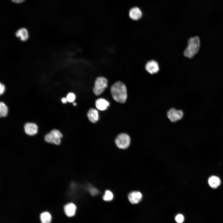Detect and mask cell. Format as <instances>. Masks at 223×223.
Masks as SVG:
<instances>
[{
  "label": "cell",
  "instance_id": "cell-5",
  "mask_svg": "<svg viewBox=\"0 0 223 223\" xmlns=\"http://www.w3.org/2000/svg\"><path fill=\"white\" fill-rule=\"evenodd\" d=\"M115 143L119 148H127L130 143V138L129 136L125 133H121L117 136L115 140Z\"/></svg>",
  "mask_w": 223,
  "mask_h": 223
},
{
  "label": "cell",
  "instance_id": "cell-13",
  "mask_svg": "<svg viewBox=\"0 0 223 223\" xmlns=\"http://www.w3.org/2000/svg\"><path fill=\"white\" fill-rule=\"evenodd\" d=\"M89 120L93 123L96 122L99 119V114L98 111L94 108H91L87 114Z\"/></svg>",
  "mask_w": 223,
  "mask_h": 223
},
{
  "label": "cell",
  "instance_id": "cell-12",
  "mask_svg": "<svg viewBox=\"0 0 223 223\" xmlns=\"http://www.w3.org/2000/svg\"><path fill=\"white\" fill-rule=\"evenodd\" d=\"M76 206L72 203H69L65 205L64 207V212L68 217L74 216L76 212Z\"/></svg>",
  "mask_w": 223,
  "mask_h": 223
},
{
  "label": "cell",
  "instance_id": "cell-15",
  "mask_svg": "<svg viewBox=\"0 0 223 223\" xmlns=\"http://www.w3.org/2000/svg\"><path fill=\"white\" fill-rule=\"evenodd\" d=\"M208 184L213 189L217 188L221 184V180L219 177L216 176H212L208 179Z\"/></svg>",
  "mask_w": 223,
  "mask_h": 223
},
{
  "label": "cell",
  "instance_id": "cell-23",
  "mask_svg": "<svg viewBox=\"0 0 223 223\" xmlns=\"http://www.w3.org/2000/svg\"><path fill=\"white\" fill-rule=\"evenodd\" d=\"M61 101L63 103H66L68 102L66 98L63 97L61 99Z\"/></svg>",
  "mask_w": 223,
  "mask_h": 223
},
{
  "label": "cell",
  "instance_id": "cell-14",
  "mask_svg": "<svg viewBox=\"0 0 223 223\" xmlns=\"http://www.w3.org/2000/svg\"><path fill=\"white\" fill-rule=\"evenodd\" d=\"M129 15L132 19L138 20L141 18L142 14L141 10L138 8L135 7L130 10Z\"/></svg>",
  "mask_w": 223,
  "mask_h": 223
},
{
  "label": "cell",
  "instance_id": "cell-7",
  "mask_svg": "<svg viewBox=\"0 0 223 223\" xmlns=\"http://www.w3.org/2000/svg\"><path fill=\"white\" fill-rule=\"evenodd\" d=\"M146 71L151 74L157 73L159 70V67L158 63L155 60H151L148 61L145 66Z\"/></svg>",
  "mask_w": 223,
  "mask_h": 223
},
{
  "label": "cell",
  "instance_id": "cell-6",
  "mask_svg": "<svg viewBox=\"0 0 223 223\" xmlns=\"http://www.w3.org/2000/svg\"><path fill=\"white\" fill-rule=\"evenodd\" d=\"M167 115L169 120L174 122L181 119L183 117V113L181 110L172 108L167 112Z\"/></svg>",
  "mask_w": 223,
  "mask_h": 223
},
{
  "label": "cell",
  "instance_id": "cell-1",
  "mask_svg": "<svg viewBox=\"0 0 223 223\" xmlns=\"http://www.w3.org/2000/svg\"><path fill=\"white\" fill-rule=\"evenodd\" d=\"M111 92L113 99L120 103H124L127 97V88L125 84L120 81L114 83L111 86Z\"/></svg>",
  "mask_w": 223,
  "mask_h": 223
},
{
  "label": "cell",
  "instance_id": "cell-19",
  "mask_svg": "<svg viewBox=\"0 0 223 223\" xmlns=\"http://www.w3.org/2000/svg\"><path fill=\"white\" fill-rule=\"evenodd\" d=\"M184 216L182 214H178L175 217V219L177 223H182L184 221Z\"/></svg>",
  "mask_w": 223,
  "mask_h": 223
},
{
  "label": "cell",
  "instance_id": "cell-18",
  "mask_svg": "<svg viewBox=\"0 0 223 223\" xmlns=\"http://www.w3.org/2000/svg\"><path fill=\"white\" fill-rule=\"evenodd\" d=\"M113 198V195L112 192L109 190H106L103 196V199L105 201H110Z\"/></svg>",
  "mask_w": 223,
  "mask_h": 223
},
{
  "label": "cell",
  "instance_id": "cell-2",
  "mask_svg": "<svg viewBox=\"0 0 223 223\" xmlns=\"http://www.w3.org/2000/svg\"><path fill=\"white\" fill-rule=\"evenodd\" d=\"M200 46V40L198 36L190 38L187 46L184 51V56L189 58H193L198 52Z\"/></svg>",
  "mask_w": 223,
  "mask_h": 223
},
{
  "label": "cell",
  "instance_id": "cell-17",
  "mask_svg": "<svg viewBox=\"0 0 223 223\" xmlns=\"http://www.w3.org/2000/svg\"><path fill=\"white\" fill-rule=\"evenodd\" d=\"M8 113V108L3 102L0 103V116L1 117H6Z\"/></svg>",
  "mask_w": 223,
  "mask_h": 223
},
{
  "label": "cell",
  "instance_id": "cell-4",
  "mask_svg": "<svg viewBox=\"0 0 223 223\" xmlns=\"http://www.w3.org/2000/svg\"><path fill=\"white\" fill-rule=\"evenodd\" d=\"M63 135L58 130L54 129L45 136V140L47 142L56 145H59Z\"/></svg>",
  "mask_w": 223,
  "mask_h": 223
},
{
  "label": "cell",
  "instance_id": "cell-3",
  "mask_svg": "<svg viewBox=\"0 0 223 223\" xmlns=\"http://www.w3.org/2000/svg\"><path fill=\"white\" fill-rule=\"evenodd\" d=\"M107 79L103 77H99L96 79L93 88L94 93L96 95L101 94L107 86Z\"/></svg>",
  "mask_w": 223,
  "mask_h": 223
},
{
  "label": "cell",
  "instance_id": "cell-8",
  "mask_svg": "<svg viewBox=\"0 0 223 223\" xmlns=\"http://www.w3.org/2000/svg\"><path fill=\"white\" fill-rule=\"evenodd\" d=\"M24 129L25 133L30 136L34 135L37 132V126L34 123L28 122L26 123Z\"/></svg>",
  "mask_w": 223,
  "mask_h": 223
},
{
  "label": "cell",
  "instance_id": "cell-11",
  "mask_svg": "<svg viewBox=\"0 0 223 223\" xmlns=\"http://www.w3.org/2000/svg\"><path fill=\"white\" fill-rule=\"evenodd\" d=\"M96 107L100 111H104L107 109L110 105L109 102L103 98L98 99L95 101Z\"/></svg>",
  "mask_w": 223,
  "mask_h": 223
},
{
  "label": "cell",
  "instance_id": "cell-25",
  "mask_svg": "<svg viewBox=\"0 0 223 223\" xmlns=\"http://www.w3.org/2000/svg\"><path fill=\"white\" fill-rule=\"evenodd\" d=\"M73 105H74V106H75L77 104H76V103L74 102V103H73Z\"/></svg>",
  "mask_w": 223,
  "mask_h": 223
},
{
  "label": "cell",
  "instance_id": "cell-22",
  "mask_svg": "<svg viewBox=\"0 0 223 223\" xmlns=\"http://www.w3.org/2000/svg\"><path fill=\"white\" fill-rule=\"evenodd\" d=\"M5 89V87L4 85L1 83L0 84V95L2 94L4 92Z\"/></svg>",
  "mask_w": 223,
  "mask_h": 223
},
{
  "label": "cell",
  "instance_id": "cell-9",
  "mask_svg": "<svg viewBox=\"0 0 223 223\" xmlns=\"http://www.w3.org/2000/svg\"><path fill=\"white\" fill-rule=\"evenodd\" d=\"M142 198V193L138 191H132L129 193L128 196L129 201L133 204L138 203L141 201Z\"/></svg>",
  "mask_w": 223,
  "mask_h": 223
},
{
  "label": "cell",
  "instance_id": "cell-16",
  "mask_svg": "<svg viewBox=\"0 0 223 223\" xmlns=\"http://www.w3.org/2000/svg\"><path fill=\"white\" fill-rule=\"evenodd\" d=\"M40 217L42 223H50L51 222V215L48 212H45L42 213Z\"/></svg>",
  "mask_w": 223,
  "mask_h": 223
},
{
  "label": "cell",
  "instance_id": "cell-10",
  "mask_svg": "<svg viewBox=\"0 0 223 223\" xmlns=\"http://www.w3.org/2000/svg\"><path fill=\"white\" fill-rule=\"evenodd\" d=\"M15 35L22 42L26 41L29 37L28 31L24 28H21L18 29L15 33Z\"/></svg>",
  "mask_w": 223,
  "mask_h": 223
},
{
  "label": "cell",
  "instance_id": "cell-24",
  "mask_svg": "<svg viewBox=\"0 0 223 223\" xmlns=\"http://www.w3.org/2000/svg\"><path fill=\"white\" fill-rule=\"evenodd\" d=\"M25 0H11L13 2L16 3H20L24 2Z\"/></svg>",
  "mask_w": 223,
  "mask_h": 223
},
{
  "label": "cell",
  "instance_id": "cell-21",
  "mask_svg": "<svg viewBox=\"0 0 223 223\" xmlns=\"http://www.w3.org/2000/svg\"><path fill=\"white\" fill-rule=\"evenodd\" d=\"M89 191L90 194L93 196L97 195L99 193V191L96 188L93 187L89 188Z\"/></svg>",
  "mask_w": 223,
  "mask_h": 223
},
{
  "label": "cell",
  "instance_id": "cell-20",
  "mask_svg": "<svg viewBox=\"0 0 223 223\" xmlns=\"http://www.w3.org/2000/svg\"><path fill=\"white\" fill-rule=\"evenodd\" d=\"M76 96L74 94L72 93H68L66 97L68 102L72 103L74 102Z\"/></svg>",
  "mask_w": 223,
  "mask_h": 223
}]
</instances>
